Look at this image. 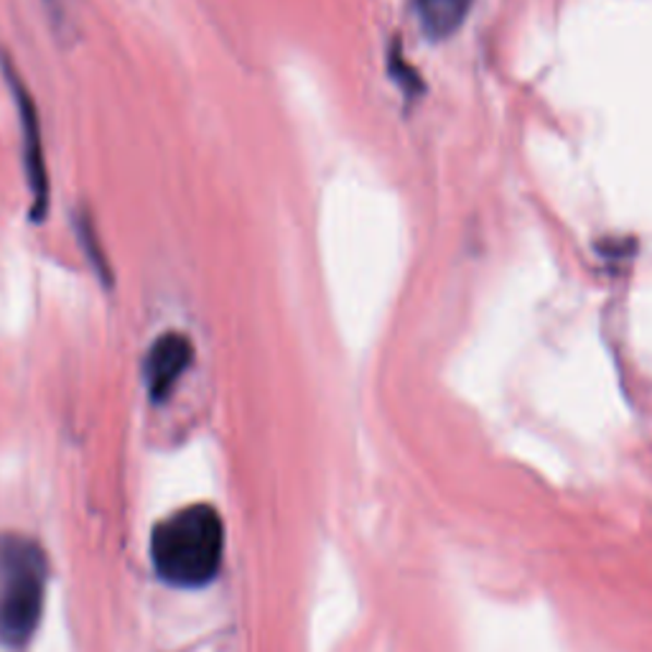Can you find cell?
Wrapping results in <instances>:
<instances>
[{"instance_id": "6da1fadb", "label": "cell", "mask_w": 652, "mask_h": 652, "mask_svg": "<svg viewBox=\"0 0 652 652\" xmlns=\"http://www.w3.org/2000/svg\"><path fill=\"white\" fill-rule=\"evenodd\" d=\"M225 558V522L207 503L166 515L150 533V560L158 579L179 589H200L215 579Z\"/></svg>"}, {"instance_id": "7a4b0ae2", "label": "cell", "mask_w": 652, "mask_h": 652, "mask_svg": "<svg viewBox=\"0 0 652 652\" xmlns=\"http://www.w3.org/2000/svg\"><path fill=\"white\" fill-rule=\"evenodd\" d=\"M49 560L34 538L0 535V644L21 650L39 629Z\"/></svg>"}, {"instance_id": "3957f363", "label": "cell", "mask_w": 652, "mask_h": 652, "mask_svg": "<svg viewBox=\"0 0 652 652\" xmlns=\"http://www.w3.org/2000/svg\"><path fill=\"white\" fill-rule=\"evenodd\" d=\"M0 72H3L5 85L11 89L13 105H16L19 128H21V154H24V173H26L28 192H32V219L34 222H44L49 215V204H51V181H49L47 150H44L39 108H36L32 89L26 87L19 67L13 64V59L5 55V51H0Z\"/></svg>"}, {"instance_id": "277c9868", "label": "cell", "mask_w": 652, "mask_h": 652, "mask_svg": "<svg viewBox=\"0 0 652 652\" xmlns=\"http://www.w3.org/2000/svg\"><path fill=\"white\" fill-rule=\"evenodd\" d=\"M194 345L186 335L169 331L150 345L143 362V377H146V390L154 400H166L171 390L177 388L181 375L192 367Z\"/></svg>"}, {"instance_id": "5b68a950", "label": "cell", "mask_w": 652, "mask_h": 652, "mask_svg": "<svg viewBox=\"0 0 652 652\" xmlns=\"http://www.w3.org/2000/svg\"><path fill=\"white\" fill-rule=\"evenodd\" d=\"M413 3L426 36L434 41H444L459 32L474 0H413Z\"/></svg>"}, {"instance_id": "8992f818", "label": "cell", "mask_w": 652, "mask_h": 652, "mask_svg": "<svg viewBox=\"0 0 652 652\" xmlns=\"http://www.w3.org/2000/svg\"><path fill=\"white\" fill-rule=\"evenodd\" d=\"M74 230H77L82 253L87 255V261H89V265H93V270L97 273V278H100L105 286H112L110 261L100 245V234H97L95 219L85 207L77 209V215H74Z\"/></svg>"}, {"instance_id": "52a82bcc", "label": "cell", "mask_w": 652, "mask_h": 652, "mask_svg": "<svg viewBox=\"0 0 652 652\" xmlns=\"http://www.w3.org/2000/svg\"><path fill=\"white\" fill-rule=\"evenodd\" d=\"M44 11H47L49 24L55 28L59 39H67V28H70V16H67L64 0H44Z\"/></svg>"}]
</instances>
